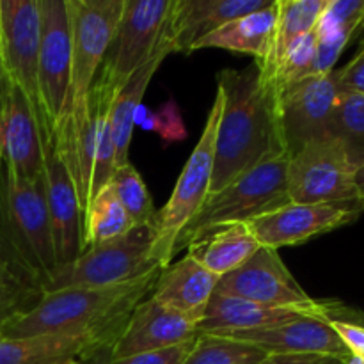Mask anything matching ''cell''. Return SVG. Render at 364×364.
<instances>
[{
    "instance_id": "b9f144b4",
    "label": "cell",
    "mask_w": 364,
    "mask_h": 364,
    "mask_svg": "<svg viewBox=\"0 0 364 364\" xmlns=\"http://www.w3.org/2000/svg\"><path fill=\"white\" fill-rule=\"evenodd\" d=\"M64 364H82V363L78 361V359H73V361H68V363H64Z\"/></svg>"
},
{
    "instance_id": "ba28073f",
    "label": "cell",
    "mask_w": 364,
    "mask_h": 364,
    "mask_svg": "<svg viewBox=\"0 0 364 364\" xmlns=\"http://www.w3.org/2000/svg\"><path fill=\"white\" fill-rule=\"evenodd\" d=\"M174 0H124V9L98 77L119 91L148 63L166 34Z\"/></svg>"
},
{
    "instance_id": "e0dca14e",
    "label": "cell",
    "mask_w": 364,
    "mask_h": 364,
    "mask_svg": "<svg viewBox=\"0 0 364 364\" xmlns=\"http://www.w3.org/2000/svg\"><path fill=\"white\" fill-rule=\"evenodd\" d=\"M215 336L245 341L262 348L269 355H329L345 363L350 361L352 358L350 350L331 327L329 320L322 316H302L267 329L215 334Z\"/></svg>"
},
{
    "instance_id": "d4e9b609",
    "label": "cell",
    "mask_w": 364,
    "mask_h": 364,
    "mask_svg": "<svg viewBox=\"0 0 364 364\" xmlns=\"http://www.w3.org/2000/svg\"><path fill=\"white\" fill-rule=\"evenodd\" d=\"M103 350L87 336H38L6 338L0 334V364H64Z\"/></svg>"
},
{
    "instance_id": "44dd1931",
    "label": "cell",
    "mask_w": 364,
    "mask_h": 364,
    "mask_svg": "<svg viewBox=\"0 0 364 364\" xmlns=\"http://www.w3.org/2000/svg\"><path fill=\"white\" fill-rule=\"evenodd\" d=\"M302 316H322L318 313L302 311L295 308H274L259 302L245 301L238 297L213 295L208 309L199 323L201 334H228L242 331H258L267 327L281 326ZM329 320V318H327Z\"/></svg>"
},
{
    "instance_id": "74e56055",
    "label": "cell",
    "mask_w": 364,
    "mask_h": 364,
    "mask_svg": "<svg viewBox=\"0 0 364 364\" xmlns=\"http://www.w3.org/2000/svg\"><path fill=\"white\" fill-rule=\"evenodd\" d=\"M80 363L82 364H110V350L109 348H103V350L92 352L91 355L84 358Z\"/></svg>"
},
{
    "instance_id": "7a4b0ae2",
    "label": "cell",
    "mask_w": 364,
    "mask_h": 364,
    "mask_svg": "<svg viewBox=\"0 0 364 364\" xmlns=\"http://www.w3.org/2000/svg\"><path fill=\"white\" fill-rule=\"evenodd\" d=\"M160 270L107 288H68L39 295L25 311L0 323L6 338L87 336L100 348H112L135 306L151 294Z\"/></svg>"
},
{
    "instance_id": "52a82bcc",
    "label": "cell",
    "mask_w": 364,
    "mask_h": 364,
    "mask_svg": "<svg viewBox=\"0 0 364 364\" xmlns=\"http://www.w3.org/2000/svg\"><path fill=\"white\" fill-rule=\"evenodd\" d=\"M287 191L291 203L304 205L359 201L355 167L333 135L306 142L288 156Z\"/></svg>"
},
{
    "instance_id": "9a60e30c",
    "label": "cell",
    "mask_w": 364,
    "mask_h": 364,
    "mask_svg": "<svg viewBox=\"0 0 364 364\" xmlns=\"http://www.w3.org/2000/svg\"><path fill=\"white\" fill-rule=\"evenodd\" d=\"M364 212L359 201L354 203H287L247 224L262 247L279 251L281 247L301 245L318 235L329 233L352 223Z\"/></svg>"
},
{
    "instance_id": "d590c367",
    "label": "cell",
    "mask_w": 364,
    "mask_h": 364,
    "mask_svg": "<svg viewBox=\"0 0 364 364\" xmlns=\"http://www.w3.org/2000/svg\"><path fill=\"white\" fill-rule=\"evenodd\" d=\"M329 323L350 354L364 359V326L352 320H329Z\"/></svg>"
},
{
    "instance_id": "f546056e",
    "label": "cell",
    "mask_w": 364,
    "mask_h": 364,
    "mask_svg": "<svg viewBox=\"0 0 364 364\" xmlns=\"http://www.w3.org/2000/svg\"><path fill=\"white\" fill-rule=\"evenodd\" d=\"M110 183L116 188L121 205L124 206L130 219L134 220L135 230H149V233H151L159 210L153 205L148 187H146L139 171L132 166V162L117 167L110 178Z\"/></svg>"
},
{
    "instance_id": "ab89813d",
    "label": "cell",
    "mask_w": 364,
    "mask_h": 364,
    "mask_svg": "<svg viewBox=\"0 0 364 364\" xmlns=\"http://www.w3.org/2000/svg\"><path fill=\"white\" fill-rule=\"evenodd\" d=\"M6 80H7V75L4 73V68H2V64H0V91H2V87H4V84H6Z\"/></svg>"
},
{
    "instance_id": "8992f818",
    "label": "cell",
    "mask_w": 364,
    "mask_h": 364,
    "mask_svg": "<svg viewBox=\"0 0 364 364\" xmlns=\"http://www.w3.org/2000/svg\"><path fill=\"white\" fill-rule=\"evenodd\" d=\"M151 270H162V267L151 256L149 230H134L121 240L91 245L73 262L60 265L43 294L68 288L117 287Z\"/></svg>"
},
{
    "instance_id": "6da1fadb",
    "label": "cell",
    "mask_w": 364,
    "mask_h": 364,
    "mask_svg": "<svg viewBox=\"0 0 364 364\" xmlns=\"http://www.w3.org/2000/svg\"><path fill=\"white\" fill-rule=\"evenodd\" d=\"M217 91L223 96V110L210 194L223 191L263 160L288 156L277 102L263 84L256 64L244 70H220Z\"/></svg>"
},
{
    "instance_id": "484cf974",
    "label": "cell",
    "mask_w": 364,
    "mask_h": 364,
    "mask_svg": "<svg viewBox=\"0 0 364 364\" xmlns=\"http://www.w3.org/2000/svg\"><path fill=\"white\" fill-rule=\"evenodd\" d=\"M326 6L327 0H277V23L272 48L263 63H255L259 70L263 84L276 98V102L277 96L274 92V78H276L277 66H279L288 45L301 34L315 31L320 14L323 13ZM277 110H279V103H277Z\"/></svg>"
},
{
    "instance_id": "83f0119b",
    "label": "cell",
    "mask_w": 364,
    "mask_h": 364,
    "mask_svg": "<svg viewBox=\"0 0 364 364\" xmlns=\"http://www.w3.org/2000/svg\"><path fill=\"white\" fill-rule=\"evenodd\" d=\"M134 230V220L121 205L116 188L109 181L96 192L89 206L84 224V247L121 240Z\"/></svg>"
},
{
    "instance_id": "cb8c5ba5",
    "label": "cell",
    "mask_w": 364,
    "mask_h": 364,
    "mask_svg": "<svg viewBox=\"0 0 364 364\" xmlns=\"http://www.w3.org/2000/svg\"><path fill=\"white\" fill-rule=\"evenodd\" d=\"M364 28V0H327L315 27V73H329L348 43Z\"/></svg>"
},
{
    "instance_id": "30bf717a",
    "label": "cell",
    "mask_w": 364,
    "mask_h": 364,
    "mask_svg": "<svg viewBox=\"0 0 364 364\" xmlns=\"http://www.w3.org/2000/svg\"><path fill=\"white\" fill-rule=\"evenodd\" d=\"M71 20V98L70 110L91 91L117 23L124 0H68Z\"/></svg>"
},
{
    "instance_id": "60d3db41",
    "label": "cell",
    "mask_w": 364,
    "mask_h": 364,
    "mask_svg": "<svg viewBox=\"0 0 364 364\" xmlns=\"http://www.w3.org/2000/svg\"><path fill=\"white\" fill-rule=\"evenodd\" d=\"M347 364H364V359L363 358H358V355H352L350 361H348Z\"/></svg>"
},
{
    "instance_id": "ac0fdd59",
    "label": "cell",
    "mask_w": 364,
    "mask_h": 364,
    "mask_svg": "<svg viewBox=\"0 0 364 364\" xmlns=\"http://www.w3.org/2000/svg\"><path fill=\"white\" fill-rule=\"evenodd\" d=\"M199 326L166 308L148 295L128 316L119 338L110 348V359L159 350L199 338Z\"/></svg>"
},
{
    "instance_id": "d6a6232c",
    "label": "cell",
    "mask_w": 364,
    "mask_h": 364,
    "mask_svg": "<svg viewBox=\"0 0 364 364\" xmlns=\"http://www.w3.org/2000/svg\"><path fill=\"white\" fill-rule=\"evenodd\" d=\"M141 127L144 130L156 132L166 144L185 141L188 135L183 117L174 100H167L156 110H149Z\"/></svg>"
},
{
    "instance_id": "277c9868",
    "label": "cell",
    "mask_w": 364,
    "mask_h": 364,
    "mask_svg": "<svg viewBox=\"0 0 364 364\" xmlns=\"http://www.w3.org/2000/svg\"><path fill=\"white\" fill-rule=\"evenodd\" d=\"M288 156L263 160L231 181L223 191L210 194L174 245L178 251L198 244L210 233L251 220L290 203L287 191Z\"/></svg>"
},
{
    "instance_id": "5bb4252c",
    "label": "cell",
    "mask_w": 364,
    "mask_h": 364,
    "mask_svg": "<svg viewBox=\"0 0 364 364\" xmlns=\"http://www.w3.org/2000/svg\"><path fill=\"white\" fill-rule=\"evenodd\" d=\"M39 128L43 142L41 187L52 223L57 262L60 267L73 262L84 252V228L75 183L57 151L52 127L48 121L39 119Z\"/></svg>"
},
{
    "instance_id": "2e32d148",
    "label": "cell",
    "mask_w": 364,
    "mask_h": 364,
    "mask_svg": "<svg viewBox=\"0 0 364 364\" xmlns=\"http://www.w3.org/2000/svg\"><path fill=\"white\" fill-rule=\"evenodd\" d=\"M41 117L9 78L0 91V166L14 176L39 180L43 169Z\"/></svg>"
},
{
    "instance_id": "f35d334b",
    "label": "cell",
    "mask_w": 364,
    "mask_h": 364,
    "mask_svg": "<svg viewBox=\"0 0 364 364\" xmlns=\"http://www.w3.org/2000/svg\"><path fill=\"white\" fill-rule=\"evenodd\" d=\"M355 187H358L359 203H361L364 208V166L355 171Z\"/></svg>"
},
{
    "instance_id": "1f68e13d",
    "label": "cell",
    "mask_w": 364,
    "mask_h": 364,
    "mask_svg": "<svg viewBox=\"0 0 364 364\" xmlns=\"http://www.w3.org/2000/svg\"><path fill=\"white\" fill-rule=\"evenodd\" d=\"M39 294L20 276L0 245V323L31 308Z\"/></svg>"
},
{
    "instance_id": "8fae6325",
    "label": "cell",
    "mask_w": 364,
    "mask_h": 364,
    "mask_svg": "<svg viewBox=\"0 0 364 364\" xmlns=\"http://www.w3.org/2000/svg\"><path fill=\"white\" fill-rule=\"evenodd\" d=\"M39 100L45 117L55 130L70 112L71 98V20L68 0H39Z\"/></svg>"
},
{
    "instance_id": "4316f807",
    "label": "cell",
    "mask_w": 364,
    "mask_h": 364,
    "mask_svg": "<svg viewBox=\"0 0 364 364\" xmlns=\"http://www.w3.org/2000/svg\"><path fill=\"white\" fill-rule=\"evenodd\" d=\"M259 247L262 245L258 238L247 224H235L213 231L201 242L191 245L188 255L194 256L206 270L220 279L240 269L258 252Z\"/></svg>"
},
{
    "instance_id": "d6986e66",
    "label": "cell",
    "mask_w": 364,
    "mask_h": 364,
    "mask_svg": "<svg viewBox=\"0 0 364 364\" xmlns=\"http://www.w3.org/2000/svg\"><path fill=\"white\" fill-rule=\"evenodd\" d=\"M272 4L274 0H174L166 23V36L174 53L191 55L199 39Z\"/></svg>"
},
{
    "instance_id": "ffe728a7",
    "label": "cell",
    "mask_w": 364,
    "mask_h": 364,
    "mask_svg": "<svg viewBox=\"0 0 364 364\" xmlns=\"http://www.w3.org/2000/svg\"><path fill=\"white\" fill-rule=\"evenodd\" d=\"M219 277L206 270L194 256L187 255L159 272L151 297L199 326L215 295Z\"/></svg>"
},
{
    "instance_id": "4fadbf2b",
    "label": "cell",
    "mask_w": 364,
    "mask_h": 364,
    "mask_svg": "<svg viewBox=\"0 0 364 364\" xmlns=\"http://www.w3.org/2000/svg\"><path fill=\"white\" fill-rule=\"evenodd\" d=\"M341 89L336 68L288 85L279 96V124L288 156L306 142L326 137Z\"/></svg>"
},
{
    "instance_id": "8d00e7d4",
    "label": "cell",
    "mask_w": 364,
    "mask_h": 364,
    "mask_svg": "<svg viewBox=\"0 0 364 364\" xmlns=\"http://www.w3.org/2000/svg\"><path fill=\"white\" fill-rule=\"evenodd\" d=\"M258 364H347L338 358H329V355H279L272 354L267 355L262 363Z\"/></svg>"
},
{
    "instance_id": "603a6c76",
    "label": "cell",
    "mask_w": 364,
    "mask_h": 364,
    "mask_svg": "<svg viewBox=\"0 0 364 364\" xmlns=\"http://www.w3.org/2000/svg\"><path fill=\"white\" fill-rule=\"evenodd\" d=\"M276 23L277 0H274L272 6L237 18L199 39L194 46V52L203 48H223L230 52L247 53L255 57L256 64H259L269 57L272 48Z\"/></svg>"
},
{
    "instance_id": "9c48e42d",
    "label": "cell",
    "mask_w": 364,
    "mask_h": 364,
    "mask_svg": "<svg viewBox=\"0 0 364 364\" xmlns=\"http://www.w3.org/2000/svg\"><path fill=\"white\" fill-rule=\"evenodd\" d=\"M215 295L245 299L274 308H295L318 313L329 320L336 316L338 309V304H320L309 297L291 276L279 252L269 247H259L240 269L220 277Z\"/></svg>"
},
{
    "instance_id": "5b68a950",
    "label": "cell",
    "mask_w": 364,
    "mask_h": 364,
    "mask_svg": "<svg viewBox=\"0 0 364 364\" xmlns=\"http://www.w3.org/2000/svg\"><path fill=\"white\" fill-rule=\"evenodd\" d=\"M220 110H223V96L217 91L201 137L192 149L174 185L173 194L167 199L164 208L156 212L155 226L149 235H151V256L162 269L173 259L174 245L181 231L188 226L210 196Z\"/></svg>"
},
{
    "instance_id": "3957f363",
    "label": "cell",
    "mask_w": 364,
    "mask_h": 364,
    "mask_svg": "<svg viewBox=\"0 0 364 364\" xmlns=\"http://www.w3.org/2000/svg\"><path fill=\"white\" fill-rule=\"evenodd\" d=\"M0 245L20 276L41 295L59 269L41 178H18L4 166H0Z\"/></svg>"
},
{
    "instance_id": "4dcf8cb0",
    "label": "cell",
    "mask_w": 364,
    "mask_h": 364,
    "mask_svg": "<svg viewBox=\"0 0 364 364\" xmlns=\"http://www.w3.org/2000/svg\"><path fill=\"white\" fill-rule=\"evenodd\" d=\"M269 354L245 341L201 334L183 364H258Z\"/></svg>"
},
{
    "instance_id": "7402d4cb",
    "label": "cell",
    "mask_w": 364,
    "mask_h": 364,
    "mask_svg": "<svg viewBox=\"0 0 364 364\" xmlns=\"http://www.w3.org/2000/svg\"><path fill=\"white\" fill-rule=\"evenodd\" d=\"M174 53L169 39L164 34L162 45L155 52V55L142 64L130 78L123 84V87L117 91L114 98L112 110H110V124H112V137H114V149H116V169L130 162V144L132 135H134V119L135 112L142 105V98L146 95L149 82L155 77L156 70L167 57Z\"/></svg>"
},
{
    "instance_id": "7c38bea8",
    "label": "cell",
    "mask_w": 364,
    "mask_h": 364,
    "mask_svg": "<svg viewBox=\"0 0 364 364\" xmlns=\"http://www.w3.org/2000/svg\"><path fill=\"white\" fill-rule=\"evenodd\" d=\"M39 41V0H0V64L7 78L25 92L36 114L45 117L38 82Z\"/></svg>"
},
{
    "instance_id": "f1b7e54d",
    "label": "cell",
    "mask_w": 364,
    "mask_h": 364,
    "mask_svg": "<svg viewBox=\"0 0 364 364\" xmlns=\"http://www.w3.org/2000/svg\"><path fill=\"white\" fill-rule=\"evenodd\" d=\"M329 134L343 146L355 171L364 166V95L340 92Z\"/></svg>"
},
{
    "instance_id": "e575fe53",
    "label": "cell",
    "mask_w": 364,
    "mask_h": 364,
    "mask_svg": "<svg viewBox=\"0 0 364 364\" xmlns=\"http://www.w3.org/2000/svg\"><path fill=\"white\" fill-rule=\"evenodd\" d=\"M336 78L341 91L364 95V28L361 31V46L358 53L343 68L336 70Z\"/></svg>"
},
{
    "instance_id": "836d02e7",
    "label": "cell",
    "mask_w": 364,
    "mask_h": 364,
    "mask_svg": "<svg viewBox=\"0 0 364 364\" xmlns=\"http://www.w3.org/2000/svg\"><path fill=\"white\" fill-rule=\"evenodd\" d=\"M196 341H198V338L180 345H173V347L159 348V350L141 352V354L128 355V358L110 359V364H183L187 355L194 348Z\"/></svg>"
}]
</instances>
